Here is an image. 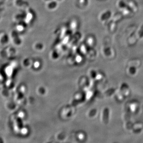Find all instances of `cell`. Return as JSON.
<instances>
[{"label": "cell", "instance_id": "1", "mask_svg": "<svg viewBox=\"0 0 143 143\" xmlns=\"http://www.w3.org/2000/svg\"><path fill=\"white\" fill-rule=\"evenodd\" d=\"M78 21L77 20L74 19H73V20H71L69 23V27H70V29L71 30L73 31L75 30H76L78 28Z\"/></svg>", "mask_w": 143, "mask_h": 143}, {"label": "cell", "instance_id": "3", "mask_svg": "<svg viewBox=\"0 0 143 143\" xmlns=\"http://www.w3.org/2000/svg\"><path fill=\"white\" fill-rule=\"evenodd\" d=\"M109 110L107 109H105L104 113V121L106 123H107L109 120Z\"/></svg>", "mask_w": 143, "mask_h": 143}, {"label": "cell", "instance_id": "2", "mask_svg": "<svg viewBox=\"0 0 143 143\" xmlns=\"http://www.w3.org/2000/svg\"><path fill=\"white\" fill-rule=\"evenodd\" d=\"M58 4L56 3V1H50L49 3L47 4V7L49 9L53 10L55 9L57 7Z\"/></svg>", "mask_w": 143, "mask_h": 143}]
</instances>
